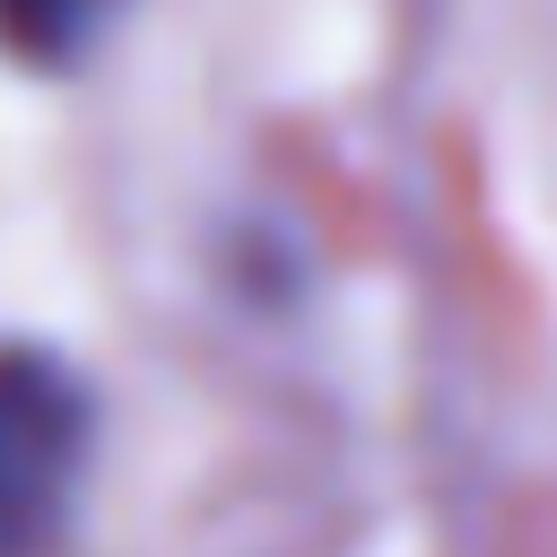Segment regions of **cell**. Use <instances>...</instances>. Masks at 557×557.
<instances>
[{"instance_id": "1", "label": "cell", "mask_w": 557, "mask_h": 557, "mask_svg": "<svg viewBox=\"0 0 557 557\" xmlns=\"http://www.w3.org/2000/svg\"><path fill=\"white\" fill-rule=\"evenodd\" d=\"M87 470V383L44 348H0V557H44Z\"/></svg>"}, {"instance_id": "2", "label": "cell", "mask_w": 557, "mask_h": 557, "mask_svg": "<svg viewBox=\"0 0 557 557\" xmlns=\"http://www.w3.org/2000/svg\"><path fill=\"white\" fill-rule=\"evenodd\" d=\"M122 17V0H0V44L17 61H78L104 26Z\"/></svg>"}]
</instances>
